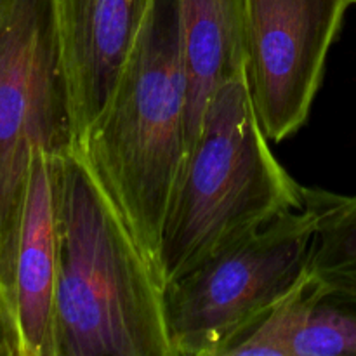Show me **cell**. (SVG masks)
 Here are the masks:
<instances>
[{"mask_svg": "<svg viewBox=\"0 0 356 356\" xmlns=\"http://www.w3.org/2000/svg\"><path fill=\"white\" fill-rule=\"evenodd\" d=\"M73 152L159 275L163 219L188 156V83L176 0H155L106 104Z\"/></svg>", "mask_w": 356, "mask_h": 356, "instance_id": "6da1fadb", "label": "cell"}, {"mask_svg": "<svg viewBox=\"0 0 356 356\" xmlns=\"http://www.w3.org/2000/svg\"><path fill=\"white\" fill-rule=\"evenodd\" d=\"M56 356H172L162 282L76 152L63 165Z\"/></svg>", "mask_w": 356, "mask_h": 356, "instance_id": "7a4b0ae2", "label": "cell"}, {"mask_svg": "<svg viewBox=\"0 0 356 356\" xmlns=\"http://www.w3.org/2000/svg\"><path fill=\"white\" fill-rule=\"evenodd\" d=\"M301 188L271 153L247 73L219 87L163 219V287L278 216L302 207Z\"/></svg>", "mask_w": 356, "mask_h": 356, "instance_id": "3957f363", "label": "cell"}, {"mask_svg": "<svg viewBox=\"0 0 356 356\" xmlns=\"http://www.w3.org/2000/svg\"><path fill=\"white\" fill-rule=\"evenodd\" d=\"M38 148L59 155L73 152L51 0H0V277L13 292Z\"/></svg>", "mask_w": 356, "mask_h": 356, "instance_id": "277c9868", "label": "cell"}, {"mask_svg": "<svg viewBox=\"0 0 356 356\" xmlns=\"http://www.w3.org/2000/svg\"><path fill=\"white\" fill-rule=\"evenodd\" d=\"M315 219L289 211L163 287L172 356H225L308 275Z\"/></svg>", "mask_w": 356, "mask_h": 356, "instance_id": "5b68a950", "label": "cell"}, {"mask_svg": "<svg viewBox=\"0 0 356 356\" xmlns=\"http://www.w3.org/2000/svg\"><path fill=\"white\" fill-rule=\"evenodd\" d=\"M355 0H247V83L271 143L306 124Z\"/></svg>", "mask_w": 356, "mask_h": 356, "instance_id": "8992f818", "label": "cell"}, {"mask_svg": "<svg viewBox=\"0 0 356 356\" xmlns=\"http://www.w3.org/2000/svg\"><path fill=\"white\" fill-rule=\"evenodd\" d=\"M155 0H51L73 149L106 104Z\"/></svg>", "mask_w": 356, "mask_h": 356, "instance_id": "52a82bcc", "label": "cell"}, {"mask_svg": "<svg viewBox=\"0 0 356 356\" xmlns=\"http://www.w3.org/2000/svg\"><path fill=\"white\" fill-rule=\"evenodd\" d=\"M66 155L42 148L33 153L14 278L23 356H56V292Z\"/></svg>", "mask_w": 356, "mask_h": 356, "instance_id": "ba28073f", "label": "cell"}, {"mask_svg": "<svg viewBox=\"0 0 356 356\" xmlns=\"http://www.w3.org/2000/svg\"><path fill=\"white\" fill-rule=\"evenodd\" d=\"M188 83V152L212 96L247 73V0H176Z\"/></svg>", "mask_w": 356, "mask_h": 356, "instance_id": "9c48e42d", "label": "cell"}, {"mask_svg": "<svg viewBox=\"0 0 356 356\" xmlns=\"http://www.w3.org/2000/svg\"><path fill=\"white\" fill-rule=\"evenodd\" d=\"M315 219L308 275L320 287L356 298V195L301 188Z\"/></svg>", "mask_w": 356, "mask_h": 356, "instance_id": "30bf717a", "label": "cell"}, {"mask_svg": "<svg viewBox=\"0 0 356 356\" xmlns=\"http://www.w3.org/2000/svg\"><path fill=\"white\" fill-rule=\"evenodd\" d=\"M292 356H356V298L313 280L312 301Z\"/></svg>", "mask_w": 356, "mask_h": 356, "instance_id": "8fae6325", "label": "cell"}, {"mask_svg": "<svg viewBox=\"0 0 356 356\" xmlns=\"http://www.w3.org/2000/svg\"><path fill=\"white\" fill-rule=\"evenodd\" d=\"M313 294V280L306 275L287 296L259 316L225 356H292L296 336L302 325Z\"/></svg>", "mask_w": 356, "mask_h": 356, "instance_id": "7c38bea8", "label": "cell"}, {"mask_svg": "<svg viewBox=\"0 0 356 356\" xmlns=\"http://www.w3.org/2000/svg\"><path fill=\"white\" fill-rule=\"evenodd\" d=\"M0 356H23L16 296L0 277Z\"/></svg>", "mask_w": 356, "mask_h": 356, "instance_id": "4fadbf2b", "label": "cell"}, {"mask_svg": "<svg viewBox=\"0 0 356 356\" xmlns=\"http://www.w3.org/2000/svg\"><path fill=\"white\" fill-rule=\"evenodd\" d=\"M355 3H356V0H355Z\"/></svg>", "mask_w": 356, "mask_h": 356, "instance_id": "5bb4252c", "label": "cell"}]
</instances>
